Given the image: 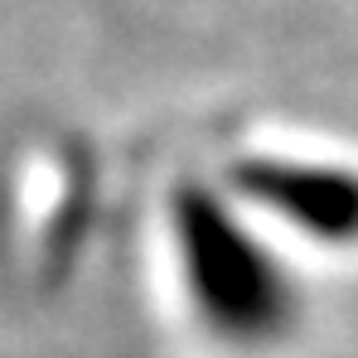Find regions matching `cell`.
I'll list each match as a JSON object with an SVG mask.
<instances>
[{
    "label": "cell",
    "mask_w": 358,
    "mask_h": 358,
    "mask_svg": "<svg viewBox=\"0 0 358 358\" xmlns=\"http://www.w3.org/2000/svg\"><path fill=\"white\" fill-rule=\"evenodd\" d=\"M179 271L208 334L238 349H276L300 329L305 300L286 252L233 194H184Z\"/></svg>",
    "instance_id": "obj_1"
},
{
    "label": "cell",
    "mask_w": 358,
    "mask_h": 358,
    "mask_svg": "<svg viewBox=\"0 0 358 358\" xmlns=\"http://www.w3.org/2000/svg\"><path fill=\"white\" fill-rule=\"evenodd\" d=\"M233 199L286 238L358 252V165L315 155H262L233 175Z\"/></svg>",
    "instance_id": "obj_2"
}]
</instances>
